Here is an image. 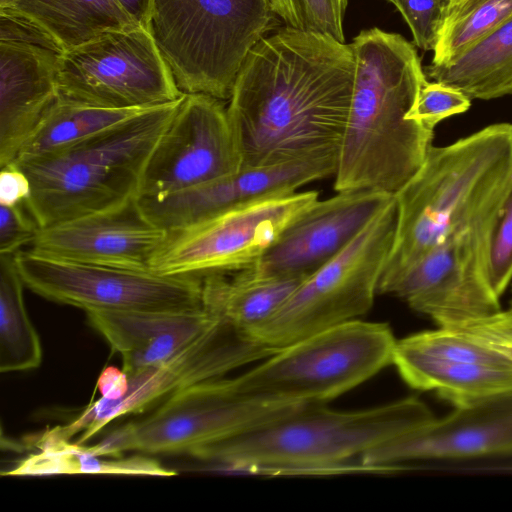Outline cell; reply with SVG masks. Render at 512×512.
Instances as JSON below:
<instances>
[{
  "label": "cell",
  "mask_w": 512,
  "mask_h": 512,
  "mask_svg": "<svg viewBox=\"0 0 512 512\" xmlns=\"http://www.w3.org/2000/svg\"><path fill=\"white\" fill-rule=\"evenodd\" d=\"M433 418L415 397L349 412L308 403L285 417L208 446L193 458L233 472H380L362 461L357 465L347 461Z\"/></svg>",
  "instance_id": "obj_4"
},
{
  "label": "cell",
  "mask_w": 512,
  "mask_h": 512,
  "mask_svg": "<svg viewBox=\"0 0 512 512\" xmlns=\"http://www.w3.org/2000/svg\"><path fill=\"white\" fill-rule=\"evenodd\" d=\"M89 324L122 357L129 376L159 365L194 341L218 317L191 311H87Z\"/></svg>",
  "instance_id": "obj_22"
},
{
  "label": "cell",
  "mask_w": 512,
  "mask_h": 512,
  "mask_svg": "<svg viewBox=\"0 0 512 512\" xmlns=\"http://www.w3.org/2000/svg\"><path fill=\"white\" fill-rule=\"evenodd\" d=\"M40 230L24 203L0 205V255H15L32 245Z\"/></svg>",
  "instance_id": "obj_34"
},
{
  "label": "cell",
  "mask_w": 512,
  "mask_h": 512,
  "mask_svg": "<svg viewBox=\"0 0 512 512\" xmlns=\"http://www.w3.org/2000/svg\"><path fill=\"white\" fill-rule=\"evenodd\" d=\"M512 16V0H455L438 33L431 64H446L490 35Z\"/></svg>",
  "instance_id": "obj_29"
},
{
  "label": "cell",
  "mask_w": 512,
  "mask_h": 512,
  "mask_svg": "<svg viewBox=\"0 0 512 512\" xmlns=\"http://www.w3.org/2000/svg\"><path fill=\"white\" fill-rule=\"evenodd\" d=\"M303 403L249 397L229 378L192 385L151 410L115 426L97 443L84 445L98 456L189 455L289 415Z\"/></svg>",
  "instance_id": "obj_8"
},
{
  "label": "cell",
  "mask_w": 512,
  "mask_h": 512,
  "mask_svg": "<svg viewBox=\"0 0 512 512\" xmlns=\"http://www.w3.org/2000/svg\"><path fill=\"white\" fill-rule=\"evenodd\" d=\"M408 25L414 45L424 51L434 50L448 4L445 0H388Z\"/></svg>",
  "instance_id": "obj_33"
},
{
  "label": "cell",
  "mask_w": 512,
  "mask_h": 512,
  "mask_svg": "<svg viewBox=\"0 0 512 512\" xmlns=\"http://www.w3.org/2000/svg\"><path fill=\"white\" fill-rule=\"evenodd\" d=\"M0 41L34 44L61 53L55 43L38 27L4 9H0Z\"/></svg>",
  "instance_id": "obj_35"
},
{
  "label": "cell",
  "mask_w": 512,
  "mask_h": 512,
  "mask_svg": "<svg viewBox=\"0 0 512 512\" xmlns=\"http://www.w3.org/2000/svg\"><path fill=\"white\" fill-rule=\"evenodd\" d=\"M512 454V392L481 398L364 453L360 460L382 472L428 459Z\"/></svg>",
  "instance_id": "obj_17"
},
{
  "label": "cell",
  "mask_w": 512,
  "mask_h": 512,
  "mask_svg": "<svg viewBox=\"0 0 512 512\" xmlns=\"http://www.w3.org/2000/svg\"><path fill=\"white\" fill-rule=\"evenodd\" d=\"M147 109L149 108L112 109L95 107L58 96L27 138L14 162L21 164L60 152Z\"/></svg>",
  "instance_id": "obj_26"
},
{
  "label": "cell",
  "mask_w": 512,
  "mask_h": 512,
  "mask_svg": "<svg viewBox=\"0 0 512 512\" xmlns=\"http://www.w3.org/2000/svg\"><path fill=\"white\" fill-rule=\"evenodd\" d=\"M15 0H0V9L10 7Z\"/></svg>",
  "instance_id": "obj_39"
},
{
  "label": "cell",
  "mask_w": 512,
  "mask_h": 512,
  "mask_svg": "<svg viewBox=\"0 0 512 512\" xmlns=\"http://www.w3.org/2000/svg\"><path fill=\"white\" fill-rule=\"evenodd\" d=\"M318 200L313 190L268 196L170 231L150 270L203 277L252 265Z\"/></svg>",
  "instance_id": "obj_14"
},
{
  "label": "cell",
  "mask_w": 512,
  "mask_h": 512,
  "mask_svg": "<svg viewBox=\"0 0 512 512\" xmlns=\"http://www.w3.org/2000/svg\"><path fill=\"white\" fill-rule=\"evenodd\" d=\"M59 55L34 44L0 41V167L15 161L57 100Z\"/></svg>",
  "instance_id": "obj_21"
},
{
  "label": "cell",
  "mask_w": 512,
  "mask_h": 512,
  "mask_svg": "<svg viewBox=\"0 0 512 512\" xmlns=\"http://www.w3.org/2000/svg\"><path fill=\"white\" fill-rule=\"evenodd\" d=\"M424 72L427 78L452 86L471 100L512 95V16L454 60L430 64Z\"/></svg>",
  "instance_id": "obj_25"
},
{
  "label": "cell",
  "mask_w": 512,
  "mask_h": 512,
  "mask_svg": "<svg viewBox=\"0 0 512 512\" xmlns=\"http://www.w3.org/2000/svg\"><path fill=\"white\" fill-rule=\"evenodd\" d=\"M392 198L383 191L353 189L318 200L252 265L265 275L307 278L343 250Z\"/></svg>",
  "instance_id": "obj_19"
},
{
  "label": "cell",
  "mask_w": 512,
  "mask_h": 512,
  "mask_svg": "<svg viewBox=\"0 0 512 512\" xmlns=\"http://www.w3.org/2000/svg\"><path fill=\"white\" fill-rule=\"evenodd\" d=\"M167 235L148 219L137 198L113 209L40 228L30 250L70 261L150 270Z\"/></svg>",
  "instance_id": "obj_20"
},
{
  "label": "cell",
  "mask_w": 512,
  "mask_h": 512,
  "mask_svg": "<svg viewBox=\"0 0 512 512\" xmlns=\"http://www.w3.org/2000/svg\"><path fill=\"white\" fill-rule=\"evenodd\" d=\"M279 23L268 0H153L149 31L183 93L226 101L249 52Z\"/></svg>",
  "instance_id": "obj_6"
},
{
  "label": "cell",
  "mask_w": 512,
  "mask_h": 512,
  "mask_svg": "<svg viewBox=\"0 0 512 512\" xmlns=\"http://www.w3.org/2000/svg\"><path fill=\"white\" fill-rule=\"evenodd\" d=\"M337 157L242 167L214 181L174 193L139 197L144 214L167 232L178 230L244 204L298 188L335 174Z\"/></svg>",
  "instance_id": "obj_18"
},
{
  "label": "cell",
  "mask_w": 512,
  "mask_h": 512,
  "mask_svg": "<svg viewBox=\"0 0 512 512\" xmlns=\"http://www.w3.org/2000/svg\"><path fill=\"white\" fill-rule=\"evenodd\" d=\"M395 344L387 324L356 319L280 348L229 380L249 397L326 403L391 365Z\"/></svg>",
  "instance_id": "obj_7"
},
{
  "label": "cell",
  "mask_w": 512,
  "mask_h": 512,
  "mask_svg": "<svg viewBox=\"0 0 512 512\" xmlns=\"http://www.w3.org/2000/svg\"><path fill=\"white\" fill-rule=\"evenodd\" d=\"M471 99L460 90L440 83L426 81L421 87L408 119L434 130L442 120L466 112Z\"/></svg>",
  "instance_id": "obj_32"
},
{
  "label": "cell",
  "mask_w": 512,
  "mask_h": 512,
  "mask_svg": "<svg viewBox=\"0 0 512 512\" xmlns=\"http://www.w3.org/2000/svg\"><path fill=\"white\" fill-rule=\"evenodd\" d=\"M183 96L65 150L18 164L31 185L24 205L39 227L137 199L149 158Z\"/></svg>",
  "instance_id": "obj_5"
},
{
  "label": "cell",
  "mask_w": 512,
  "mask_h": 512,
  "mask_svg": "<svg viewBox=\"0 0 512 512\" xmlns=\"http://www.w3.org/2000/svg\"><path fill=\"white\" fill-rule=\"evenodd\" d=\"M396 224L393 197L343 250L305 278L281 308L248 335L280 349L364 315L378 293Z\"/></svg>",
  "instance_id": "obj_9"
},
{
  "label": "cell",
  "mask_w": 512,
  "mask_h": 512,
  "mask_svg": "<svg viewBox=\"0 0 512 512\" xmlns=\"http://www.w3.org/2000/svg\"><path fill=\"white\" fill-rule=\"evenodd\" d=\"M278 349L265 346L219 318L200 336L167 361L128 377L123 396L102 397L71 421L49 428L39 437L85 444L110 423L145 413L178 392L197 383L219 378L236 368L261 361Z\"/></svg>",
  "instance_id": "obj_11"
},
{
  "label": "cell",
  "mask_w": 512,
  "mask_h": 512,
  "mask_svg": "<svg viewBox=\"0 0 512 512\" xmlns=\"http://www.w3.org/2000/svg\"><path fill=\"white\" fill-rule=\"evenodd\" d=\"M490 218L430 250L399 278L389 294L402 298L438 326L499 311V297L488 283L483 262V239Z\"/></svg>",
  "instance_id": "obj_16"
},
{
  "label": "cell",
  "mask_w": 512,
  "mask_h": 512,
  "mask_svg": "<svg viewBox=\"0 0 512 512\" xmlns=\"http://www.w3.org/2000/svg\"><path fill=\"white\" fill-rule=\"evenodd\" d=\"M37 453L29 455L2 476L112 474L169 477L177 474L150 456H98L71 440L37 439Z\"/></svg>",
  "instance_id": "obj_27"
},
{
  "label": "cell",
  "mask_w": 512,
  "mask_h": 512,
  "mask_svg": "<svg viewBox=\"0 0 512 512\" xmlns=\"http://www.w3.org/2000/svg\"><path fill=\"white\" fill-rule=\"evenodd\" d=\"M60 98L102 108H151L183 93L150 31L142 26L104 34L60 53Z\"/></svg>",
  "instance_id": "obj_13"
},
{
  "label": "cell",
  "mask_w": 512,
  "mask_h": 512,
  "mask_svg": "<svg viewBox=\"0 0 512 512\" xmlns=\"http://www.w3.org/2000/svg\"><path fill=\"white\" fill-rule=\"evenodd\" d=\"M286 27L330 36L345 43L343 20L348 0H268Z\"/></svg>",
  "instance_id": "obj_31"
},
{
  "label": "cell",
  "mask_w": 512,
  "mask_h": 512,
  "mask_svg": "<svg viewBox=\"0 0 512 512\" xmlns=\"http://www.w3.org/2000/svg\"><path fill=\"white\" fill-rule=\"evenodd\" d=\"M392 364L410 387L455 407L512 392V304L396 340Z\"/></svg>",
  "instance_id": "obj_10"
},
{
  "label": "cell",
  "mask_w": 512,
  "mask_h": 512,
  "mask_svg": "<svg viewBox=\"0 0 512 512\" xmlns=\"http://www.w3.org/2000/svg\"><path fill=\"white\" fill-rule=\"evenodd\" d=\"M445 1L447 2L448 7H449V5H450L451 3H453L455 0H445Z\"/></svg>",
  "instance_id": "obj_40"
},
{
  "label": "cell",
  "mask_w": 512,
  "mask_h": 512,
  "mask_svg": "<svg viewBox=\"0 0 512 512\" xmlns=\"http://www.w3.org/2000/svg\"><path fill=\"white\" fill-rule=\"evenodd\" d=\"M128 386V377L123 370L114 367L105 369L99 380L98 388L101 391L102 398L106 400H116L124 395Z\"/></svg>",
  "instance_id": "obj_37"
},
{
  "label": "cell",
  "mask_w": 512,
  "mask_h": 512,
  "mask_svg": "<svg viewBox=\"0 0 512 512\" xmlns=\"http://www.w3.org/2000/svg\"><path fill=\"white\" fill-rule=\"evenodd\" d=\"M28 289L87 311H191L203 309L202 277L88 264L30 249L14 255Z\"/></svg>",
  "instance_id": "obj_12"
},
{
  "label": "cell",
  "mask_w": 512,
  "mask_h": 512,
  "mask_svg": "<svg viewBox=\"0 0 512 512\" xmlns=\"http://www.w3.org/2000/svg\"><path fill=\"white\" fill-rule=\"evenodd\" d=\"M351 44L355 77L334 189L394 195L433 145L434 130L408 119L427 77L415 45L400 34L371 28Z\"/></svg>",
  "instance_id": "obj_2"
},
{
  "label": "cell",
  "mask_w": 512,
  "mask_h": 512,
  "mask_svg": "<svg viewBox=\"0 0 512 512\" xmlns=\"http://www.w3.org/2000/svg\"><path fill=\"white\" fill-rule=\"evenodd\" d=\"M512 175V125H489L449 145L429 148L417 173L393 197L394 240L378 284L399 278L445 240L486 222Z\"/></svg>",
  "instance_id": "obj_3"
},
{
  "label": "cell",
  "mask_w": 512,
  "mask_h": 512,
  "mask_svg": "<svg viewBox=\"0 0 512 512\" xmlns=\"http://www.w3.org/2000/svg\"><path fill=\"white\" fill-rule=\"evenodd\" d=\"M242 156L223 100L184 94L146 165L139 197L192 188L242 168Z\"/></svg>",
  "instance_id": "obj_15"
},
{
  "label": "cell",
  "mask_w": 512,
  "mask_h": 512,
  "mask_svg": "<svg viewBox=\"0 0 512 512\" xmlns=\"http://www.w3.org/2000/svg\"><path fill=\"white\" fill-rule=\"evenodd\" d=\"M24 283L14 255H0V371L37 368L42 360L39 336L28 316Z\"/></svg>",
  "instance_id": "obj_28"
},
{
  "label": "cell",
  "mask_w": 512,
  "mask_h": 512,
  "mask_svg": "<svg viewBox=\"0 0 512 512\" xmlns=\"http://www.w3.org/2000/svg\"><path fill=\"white\" fill-rule=\"evenodd\" d=\"M354 77L352 44L286 26L261 39L227 106L242 167L338 158Z\"/></svg>",
  "instance_id": "obj_1"
},
{
  "label": "cell",
  "mask_w": 512,
  "mask_h": 512,
  "mask_svg": "<svg viewBox=\"0 0 512 512\" xmlns=\"http://www.w3.org/2000/svg\"><path fill=\"white\" fill-rule=\"evenodd\" d=\"M305 278L265 275L253 265L202 277L203 306L249 334L269 320Z\"/></svg>",
  "instance_id": "obj_23"
},
{
  "label": "cell",
  "mask_w": 512,
  "mask_h": 512,
  "mask_svg": "<svg viewBox=\"0 0 512 512\" xmlns=\"http://www.w3.org/2000/svg\"><path fill=\"white\" fill-rule=\"evenodd\" d=\"M486 278L500 298L512 280V175L483 239Z\"/></svg>",
  "instance_id": "obj_30"
},
{
  "label": "cell",
  "mask_w": 512,
  "mask_h": 512,
  "mask_svg": "<svg viewBox=\"0 0 512 512\" xmlns=\"http://www.w3.org/2000/svg\"><path fill=\"white\" fill-rule=\"evenodd\" d=\"M1 9L38 27L61 53L104 34L141 26L117 0H15Z\"/></svg>",
  "instance_id": "obj_24"
},
{
  "label": "cell",
  "mask_w": 512,
  "mask_h": 512,
  "mask_svg": "<svg viewBox=\"0 0 512 512\" xmlns=\"http://www.w3.org/2000/svg\"><path fill=\"white\" fill-rule=\"evenodd\" d=\"M0 168V205L25 203L30 196L31 185L22 167L12 162Z\"/></svg>",
  "instance_id": "obj_36"
},
{
  "label": "cell",
  "mask_w": 512,
  "mask_h": 512,
  "mask_svg": "<svg viewBox=\"0 0 512 512\" xmlns=\"http://www.w3.org/2000/svg\"><path fill=\"white\" fill-rule=\"evenodd\" d=\"M117 1L138 24L149 30L153 0Z\"/></svg>",
  "instance_id": "obj_38"
}]
</instances>
